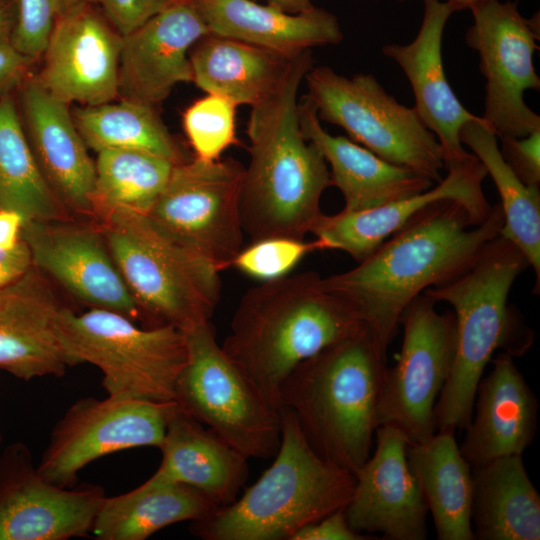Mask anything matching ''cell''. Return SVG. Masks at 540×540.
<instances>
[{"label":"cell","mask_w":540,"mask_h":540,"mask_svg":"<svg viewBox=\"0 0 540 540\" xmlns=\"http://www.w3.org/2000/svg\"><path fill=\"white\" fill-rule=\"evenodd\" d=\"M502 226L500 204L476 225L463 205L441 200L414 216L357 266L323 277V283L357 311L386 354L408 305L426 289L465 271Z\"/></svg>","instance_id":"cell-1"},{"label":"cell","mask_w":540,"mask_h":540,"mask_svg":"<svg viewBox=\"0 0 540 540\" xmlns=\"http://www.w3.org/2000/svg\"><path fill=\"white\" fill-rule=\"evenodd\" d=\"M313 63L311 50L294 57L279 88L251 109L250 160L241 189L242 225L251 242L303 240L322 214L330 172L322 153L301 132L297 99Z\"/></svg>","instance_id":"cell-2"},{"label":"cell","mask_w":540,"mask_h":540,"mask_svg":"<svg viewBox=\"0 0 540 540\" xmlns=\"http://www.w3.org/2000/svg\"><path fill=\"white\" fill-rule=\"evenodd\" d=\"M366 329L357 311L313 271L263 281L241 297L221 347L280 408L288 375L325 348Z\"/></svg>","instance_id":"cell-3"},{"label":"cell","mask_w":540,"mask_h":540,"mask_svg":"<svg viewBox=\"0 0 540 540\" xmlns=\"http://www.w3.org/2000/svg\"><path fill=\"white\" fill-rule=\"evenodd\" d=\"M386 368L365 329L300 363L281 386L280 408L318 456L355 476L371 453Z\"/></svg>","instance_id":"cell-4"},{"label":"cell","mask_w":540,"mask_h":540,"mask_svg":"<svg viewBox=\"0 0 540 540\" xmlns=\"http://www.w3.org/2000/svg\"><path fill=\"white\" fill-rule=\"evenodd\" d=\"M527 267L521 251L499 234L465 271L423 292L450 304L455 318L453 362L434 409L436 431L469 424L478 383L496 350L519 356L531 345L532 334L508 305L512 285Z\"/></svg>","instance_id":"cell-5"},{"label":"cell","mask_w":540,"mask_h":540,"mask_svg":"<svg viewBox=\"0 0 540 540\" xmlns=\"http://www.w3.org/2000/svg\"><path fill=\"white\" fill-rule=\"evenodd\" d=\"M281 442L269 468L229 505L191 522L204 540H291L302 527L345 508L355 476L310 447L294 415L281 408Z\"/></svg>","instance_id":"cell-6"},{"label":"cell","mask_w":540,"mask_h":540,"mask_svg":"<svg viewBox=\"0 0 540 540\" xmlns=\"http://www.w3.org/2000/svg\"><path fill=\"white\" fill-rule=\"evenodd\" d=\"M110 255L140 310L183 331L210 321L220 300L219 271L129 209L100 214Z\"/></svg>","instance_id":"cell-7"},{"label":"cell","mask_w":540,"mask_h":540,"mask_svg":"<svg viewBox=\"0 0 540 540\" xmlns=\"http://www.w3.org/2000/svg\"><path fill=\"white\" fill-rule=\"evenodd\" d=\"M56 330L71 366L90 363L101 370L108 396L175 400L187 360L183 330L170 324L140 328L115 311L92 308L77 314L66 307L58 314Z\"/></svg>","instance_id":"cell-8"},{"label":"cell","mask_w":540,"mask_h":540,"mask_svg":"<svg viewBox=\"0 0 540 540\" xmlns=\"http://www.w3.org/2000/svg\"><path fill=\"white\" fill-rule=\"evenodd\" d=\"M184 332L187 360L175 401L248 459L274 458L281 442V409L226 355L211 320Z\"/></svg>","instance_id":"cell-9"},{"label":"cell","mask_w":540,"mask_h":540,"mask_svg":"<svg viewBox=\"0 0 540 540\" xmlns=\"http://www.w3.org/2000/svg\"><path fill=\"white\" fill-rule=\"evenodd\" d=\"M306 95L319 120L341 127L352 141L393 164L439 182L445 168L441 146L413 107L399 103L369 73L352 77L328 66L305 75Z\"/></svg>","instance_id":"cell-10"},{"label":"cell","mask_w":540,"mask_h":540,"mask_svg":"<svg viewBox=\"0 0 540 540\" xmlns=\"http://www.w3.org/2000/svg\"><path fill=\"white\" fill-rule=\"evenodd\" d=\"M244 168L232 158H194L175 164L149 219L219 272L243 249L241 189Z\"/></svg>","instance_id":"cell-11"},{"label":"cell","mask_w":540,"mask_h":540,"mask_svg":"<svg viewBox=\"0 0 540 540\" xmlns=\"http://www.w3.org/2000/svg\"><path fill=\"white\" fill-rule=\"evenodd\" d=\"M473 23L466 44L479 57L486 80L481 116L502 137H524L540 130V116L524 101V92L540 89L533 64L540 35L539 12L525 18L516 1L485 0L470 9Z\"/></svg>","instance_id":"cell-12"},{"label":"cell","mask_w":540,"mask_h":540,"mask_svg":"<svg viewBox=\"0 0 540 540\" xmlns=\"http://www.w3.org/2000/svg\"><path fill=\"white\" fill-rule=\"evenodd\" d=\"M400 323L402 347L395 365L385 370L377 421L417 443L436 432L434 409L453 362L455 318L453 311L438 312L436 302L422 293Z\"/></svg>","instance_id":"cell-13"},{"label":"cell","mask_w":540,"mask_h":540,"mask_svg":"<svg viewBox=\"0 0 540 540\" xmlns=\"http://www.w3.org/2000/svg\"><path fill=\"white\" fill-rule=\"evenodd\" d=\"M175 401L86 397L55 424L37 466L48 482L70 488L81 469L106 455L138 447L160 448Z\"/></svg>","instance_id":"cell-14"},{"label":"cell","mask_w":540,"mask_h":540,"mask_svg":"<svg viewBox=\"0 0 540 540\" xmlns=\"http://www.w3.org/2000/svg\"><path fill=\"white\" fill-rule=\"evenodd\" d=\"M105 497L99 486L45 480L21 442L0 455V540H67L91 533Z\"/></svg>","instance_id":"cell-15"},{"label":"cell","mask_w":540,"mask_h":540,"mask_svg":"<svg viewBox=\"0 0 540 540\" xmlns=\"http://www.w3.org/2000/svg\"><path fill=\"white\" fill-rule=\"evenodd\" d=\"M122 36L94 8L81 4L58 15L35 78L66 103L96 106L118 95Z\"/></svg>","instance_id":"cell-16"},{"label":"cell","mask_w":540,"mask_h":540,"mask_svg":"<svg viewBox=\"0 0 540 540\" xmlns=\"http://www.w3.org/2000/svg\"><path fill=\"white\" fill-rule=\"evenodd\" d=\"M446 168L445 177L418 194L364 211L322 213L310 233L320 250H340L360 262L423 209L441 200L460 203L472 221L480 224L491 211L482 188L487 176L483 164L472 153Z\"/></svg>","instance_id":"cell-17"},{"label":"cell","mask_w":540,"mask_h":540,"mask_svg":"<svg viewBox=\"0 0 540 540\" xmlns=\"http://www.w3.org/2000/svg\"><path fill=\"white\" fill-rule=\"evenodd\" d=\"M20 238L33 266L93 308L132 320L140 308L118 271L101 230L62 221H27Z\"/></svg>","instance_id":"cell-18"},{"label":"cell","mask_w":540,"mask_h":540,"mask_svg":"<svg viewBox=\"0 0 540 540\" xmlns=\"http://www.w3.org/2000/svg\"><path fill=\"white\" fill-rule=\"evenodd\" d=\"M376 447L355 474L344 508L350 527L359 533H382L390 540H424L428 508L407 461L410 443L392 426H379Z\"/></svg>","instance_id":"cell-19"},{"label":"cell","mask_w":540,"mask_h":540,"mask_svg":"<svg viewBox=\"0 0 540 540\" xmlns=\"http://www.w3.org/2000/svg\"><path fill=\"white\" fill-rule=\"evenodd\" d=\"M210 34L193 0H170L122 37L118 95L155 107L181 82H192L189 52Z\"/></svg>","instance_id":"cell-20"},{"label":"cell","mask_w":540,"mask_h":540,"mask_svg":"<svg viewBox=\"0 0 540 540\" xmlns=\"http://www.w3.org/2000/svg\"><path fill=\"white\" fill-rule=\"evenodd\" d=\"M423 4V18L416 37L408 44H385L382 54L396 62L408 79L414 95L413 108L437 138L446 167L472 155L461 143L460 131L480 116L463 106L444 70L443 32L456 9L447 1L423 0Z\"/></svg>","instance_id":"cell-21"},{"label":"cell","mask_w":540,"mask_h":540,"mask_svg":"<svg viewBox=\"0 0 540 540\" xmlns=\"http://www.w3.org/2000/svg\"><path fill=\"white\" fill-rule=\"evenodd\" d=\"M21 122L36 163L65 208L95 213V162L79 134L68 104L34 79L18 89Z\"/></svg>","instance_id":"cell-22"},{"label":"cell","mask_w":540,"mask_h":540,"mask_svg":"<svg viewBox=\"0 0 540 540\" xmlns=\"http://www.w3.org/2000/svg\"><path fill=\"white\" fill-rule=\"evenodd\" d=\"M62 307L33 265L0 289V370L25 381L65 373L71 364L56 330Z\"/></svg>","instance_id":"cell-23"},{"label":"cell","mask_w":540,"mask_h":540,"mask_svg":"<svg viewBox=\"0 0 540 540\" xmlns=\"http://www.w3.org/2000/svg\"><path fill=\"white\" fill-rule=\"evenodd\" d=\"M480 379L473 413L459 446L471 467L522 455L537 431L538 402L513 356L501 351Z\"/></svg>","instance_id":"cell-24"},{"label":"cell","mask_w":540,"mask_h":540,"mask_svg":"<svg viewBox=\"0 0 540 540\" xmlns=\"http://www.w3.org/2000/svg\"><path fill=\"white\" fill-rule=\"evenodd\" d=\"M303 136L330 166V185L342 193L344 211L358 212L385 205L431 188L435 182L404 166L388 162L344 136H333L321 125L305 95L298 105Z\"/></svg>","instance_id":"cell-25"},{"label":"cell","mask_w":540,"mask_h":540,"mask_svg":"<svg viewBox=\"0 0 540 540\" xmlns=\"http://www.w3.org/2000/svg\"><path fill=\"white\" fill-rule=\"evenodd\" d=\"M211 34L239 40L293 58L343 38L338 18L316 7L291 14L255 0H193Z\"/></svg>","instance_id":"cell-26"},{"label":"cell","mask_w":540,"mask_h":540,"mask_svg":"<svg viewBox=\"0 0 540 540\" xmlns=\"http://www.w3.org/2000/svg\"><path fill=\"white\" fill-rule=\"evenodd\" d=\"M159 449L162 460L150 481L193 487L220 507L237 499L248 478V458L181 408Z\"/></svg>","instance_id":"cell-27"},{"label":"cell","mask_w":540,"mask_h":540,"mask_svg":"<svg viewBox=\"0 0 540 540\" xmlns=\"http://www.w3.org/2000/svg\"><path fill=\"white\" fill-rule=\"evenodd\" d=\"M190 51L192 82L197 87L236 105L251 107L279 88L294 58L211 33L197 41Z\"/></svg>","instance_id":"cell-28"},{"label":"cell","mask_w":540,"mask_h":540,"mask_svg":"<svg viewBox=\"0 0 540 540\" xmlns=\"http://www.w3.org/2000/svg\"><path fill=\"white\" fill-rule=\"evenodd\" d=\"M407 461L439 540H474L471 508L472 467L463 457L455 431L439 430L422 442L409 443Z\"/></svg>","instance_id":"cell-29"},{"label":"cell","mask_w":540,"mask_h":540,"mask_svg":"<svg viewBox=\"0 0 540 540\" xmlns=\"http://www.w3.org/2000/svg\"><path fill=\"white\" fill-rule=\"evenodd\" d=\"M474 540H539L540 495L522 455L472 467Z\"/></svg>","instance_id":"cell-30"},{"label":"cell","mask_w":540,"mask_h":540,"mask_svg":"<svg viewBox=\"0 0 540 540\" xmlns=\"http://www.w3.org/2000/svg\"><path fill=\"white\" fill-rule=\"evenodd\" d=\"M219 507L193 487L147 479L129 492L105 496L91 533L99 540H144L171 524L203 519Z\"/></svg>","instance_id":"cell-31"},{"label":"cell","mask_w":540,"mask_h":540,"mask_svg":"<svg viewBox=\"0 0 540 540\" xmlns=\"http://www.w3.org/2000/svg\"><path fill=\"white\" fill-rule=\"evenodd\" d=\"M460 141L471 149L492 178L499 193L503 213L500 235L514 244L540 280V191L524 184L503 159L497 136L487 122L479 119L466 123Z\"/></svg>","instance_id":"cell-32"},{"label":"cell","mask_w":540,"mask_h":540,"mask_svg":"<svg viewBox=\"0 0 540 540\" xmlns=\"http://www.w3.org/2000/svg\"><path fill=\"white\" fill-rule=\"evenodd\" d=\"M0 210L19 213L23 223L67 217L36 163L13 94L0 97Z\"/></svg>","instance_id":"cell-33"},{"label":"cell","mask_w":540,"mask_h":540,"mask_svg":"<svg viewBox=\"0 0 540 540\" xmlns=\"http://www.w3.org/2000/svg\"><path fill=\"white\" fill-rule=\"evenodd\" d=\"M75 126L87 147L136 149L165 157L175 164L183 154L153 106L122 99L118 103L80 106L72 112Z\"/></svg>","instance_id":"cell-34"},{"label":"cell","mask_w":540,"mask_h":540,"mask_svg":"<svg viewBox=\"0 0 540 540\" xmlns=\"http://www.w3.org/2000/svg\"><path fill=\"white\" fill-rule=\"evenodd\" d=\"M95 213L129 209L146 214L166 186L175 165L160 155L136 149L97 152Z\"/></svg>","instance_id":"cell-35"},{"label":"cell","mask_w":540,"mask_h":540,"mask_svg":"<svg viewBox=\"0 0 540 540\" xmlns=\"http://www.w3.org/2000/svg\"><path fill=\"white\" fill-rule=\"evenodd\" d=\"M236 106L223 96L207 94L185 110L183 127L196 158L217 160L237 142Z\"/></svg>","instance_id":"cell-36"},{"label":"cell","mask_w":540,"mask_h":540,"mask_svg":"<svg viewBox=\"0 0 540 540\" xmlns=\"http://www.w3.org/2000/svg\"><path fill=\"white\" fill-rule=\"evenodd\" d=\"M314 250H320L316 240L267 238L243 248L233 266L261 282L269 281L289 274L306 254Z\"/></svg>","instance_id":"cell-37"},{"label":"cell","mask_w":540,"mask_h":540,"mask_svg":"<svg viewBox=\"0 0 540 540\" xmlns=\"http://www.w3.org/2000/svg\"><path fill=\"white\" fill-rule=\"evenodd\" d=\"M60 12L61 0H17L12 46L32 61L42 57Z\"/></svg>","instance_id":"cell-38"},{"label":"cell","mask_w":540,"mask_h":540,"mask_svg":"<svg viewBox=\"0 0 540 540\" xmlns=\"http://www.w3.org/2000/svg\"><path fill=\"white\" fill-rule=\"evenodd\" d=\"M500 153L519 179L528 186L540 184V130L524 137H502Z\"/></svg>","instance_id":"cell-39"},{"label":"cell","mask_w":540,"mask_h":540,"mask_svg":"<svg viewBox=\"0 0 540 540\" xmlns=\"http://www.w3.org/2000/svg\"><path fill=\"white\" fill-rule=\"evenodd\" d=\"M170 0H98L105 18L122 36H126L161 11Z\"/></svg>","instance_id":"cell-40"},{"label":"cell","mask_w":540,"mask_h":540,"mask_svg":"<svg viewBox=\"0 0 540 540\" xmlns=\"http://www.w3.org/2000/svg\"><path fill=\"white\" fill-rule=\"evenodd\" d=\"M375 539L353 530L346 518L344 508L336 510L316 522L298 530L291 540H367Z\"/></svg>","instance_id":"cell-41"},{"label":"cell","mask_w":540,"mask_h":540,"mask_svg":"<svg viewBox=\"0 0 540 540\" xmlns=\"http://www.w3.org/2000/svg\"><path fill=\"white\" fill-rule=\"evenodd\" d=\"M32 62L12 44L0 43V97L18 91L28 78Z\"/></svg>","instance_id":"cell-42"},{"label":"cell","mask_w":540,"mask_h":540,"mask_svg":"<svg viewBox=\"0 0 540 540\" xmlns=\"http://www.w3.org/2000/svg\"><path fill=\"white\" fill-rule=\"evenodd\" d=\"M32 265L30 249L21 238L11 248H0V289L21 277Z\"/></svg>","instance_id":"cell-43"},{"label":"cell","mask_w":540,"mask_h":540,"mask_svg":"<svg viewBox=\"0 0 540 540\" xmlns=\"http://www.w3.org/2000/svg\"><path fill=\"white\" fill-rule=\"evenodd\" d=\"M22 216L11 210H0V248H11L20 240Z\"/></svg>","instance_id":"cell-44"},{"label":"cell","mask_w":540,"mask_h":540,"mask_svg":"<svg viewBox=\"0 0 540 540\" xmlns=\"http://www.w3.org/2000/svg\"><path fill=\"white\" fill-rule=\"evenodd\" d=\"M17 17V0H0V43L11 44Z\"/></svg>","instance_id":"cell-45"},{"label":"cell","mask_w":540,"mask_h":540,"mask_svg":"<svg viewBox=\"0 0 540 540\" xmlns=\"http://www.w3.org/2000/svg\"><path fill=\"white\" fill-rule=\"evenodd\" d=\"M267 3L291 14L307 12L314 8L311 0H267Z\"/></svg>","instance_id":"cell-46"},{"label":"cell","mask_w":540,"mask_h":540,"mask_svg":"<svg viewBox=\"0 0 540 540\" xmlns=\"http://www.w3.org/2000/svg\"><path fill=\"white\" fill-rule=\"evenodd\" d=\"M398 1H403V0H398ZM446 1L449 2L452 6H454L456 11H461L464 9L470 10L475 5L485 0H446Z\"/></svg>","instance_id":"cell-47"},{"label":"cell","mask_w":540,"mask_h":540,"mask_svg":"<svg viewBox=\"0 0 540 540\" xmlns=\"http://www.w3.org/2000/svg\"><path fill=\"white\" fill-rule=\"evenodd\" d=\"M98 0H61V11L81 4H95Z\"/></svg>","instance_id":"cell-48"},{"label":"cell","mask_w":540,"mask_h":540,"mask_svg":"<svg viewBox=\"0 0 540 540\" xmlns=\"http://www.w3.org/2000/svg\"><path fill=\"white\" fill-rule=\"evenodd\" d=\"M1 441H2V434H1V431H0V443H1Z\"/></svg>","instance_id":"cell-49"}]
</instances>
